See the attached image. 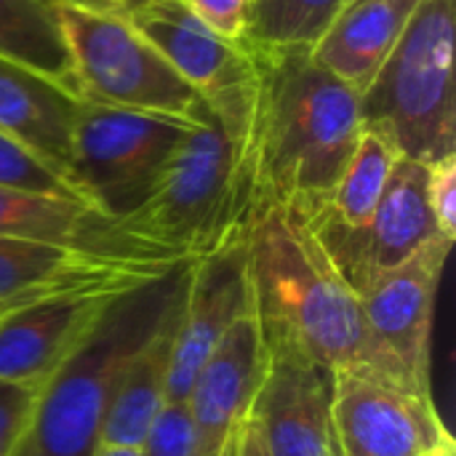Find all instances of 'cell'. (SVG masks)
Segmentation results:
<instances>
[{
	"instance_id": "obj_32",
	"label": "cell",
	"mask_w": 456,
	"mask_h": 456,
	"mask_svg": "<svg viewBox=\"0 0 456 456\" xmlns=\"http://www.w3.org/2000/svg\"><path fill=\"white\" fill-rule=\"evenodd\" d=\"M11 456H37V452H35V444H32V438H29V430H27V436L19 441L16 452H13Z\"/></svg>"
},
{
	"instance_id": "obj_34",
	"label": "cell",
	"mask_w": 456,
	"mask_h": 456,
	"mask_svg": "<svg viewBox=\"0 0 456 456\" xmlns=\"http://www.w3.org/2000/svg\"><path fill=\"white\" fill-rule=\"evenodd\" d=\"M8 310H11V307H0V318H3V315H5Z\"/></svg>"
},
{
	"instance_id": "obj_26",
	"label": "cell",
	"mask_w": 456,
	"mask_h": 456,
	"mask_svg": "<svg viewBox=\"0 0 456 456\" xmlns=\"http://www.w3.org/2000/svg\"><path fill=\"white\" fill-rule=\"evenodd\" d=\"M37 390L0 382V456H11L27 436Z\"/></svg>"
},
{
	"instance_id": "obj_13",
	"label": "cell",
	"mask_w": 456,
	"mask_h": 456,
	"mask_svg": "<svg viewBox=\"0 0 456 456\" xmlns=\"http://www.w3.org/2000/svg\"><path fill=\"white\" fill-rule=\"evenodd\" d=\"M248 307L251 294L246 278L243 238L203 259H195L179 310L166 379V401H187L203 361Z\"/></svg>"
},
{
	"instance_id": "obj_5",
	"label": "cell",
	"mask_w": 456,
	"mask_h": 456,
	"mask_svg": "<svg viewBox=\"0 0 456 456\" xmlns=\"http://www.w3.org/2000/svg\"><path fill=\"white\" fill-rule=\"evenodd\" d=\"M456 0H422L361 91V126L401 158L433 166L456 155Z\"/></svg>"
},
{
	"instance_id": "obj_20",
	"label": "cell",
	"mask_w": 456,
	"mask_h": 456,
	"mask_svg": "<svg viewBox=\"0 0 456 456\" xmlns=\"http://www.w3.org/2000/svg\"><path fill=\"white\" fill-rule=\"evenodd\" d=\"M184 302V299H182ZM182 305L168 315L158 334L126 369L99 428L104 446H142L158 411L166 406V379L174 353V337Z\"/></svg>"
},
{
	"instance_id": "obj_4",
	"label": "cell",
	"mask_w": 456,
	"mask_h": 456,
	"mask_svg": "<svg viewBox=\"0 0 456 456\" xmlns=\"http://www.w3.org/2000/svg\"><path fill=\"white\" fill-rule=\"evenodd\" d=\"M195 259L174 262L126 291L96 318L67 361L37 390L29 438L37 456H91L104 411L142 347L182 305Z\"/></svg>"
},
{
	"instance_id": "obj_16",
	"label": "cell",
	"mask_w": 456,
	"mask_h": 456,
	"mask_svg": "<svg viewBox=\"0 0 456 456\" xmlns=\"http://www.w3.org/2000/svg\"><path fill=\"white\" fill-rule=\"evenodd\" d=\"M77 104L80 99L67 88L0 56V134L32 150L67 182Z\"/></svg>"
},
{
	"instance_id": "obj_28",
	"label": "cell",
	"mask_w": 456,
	"mask_h": 456,
	"mask_svg": "<svg viewBox=\"0 0 456 456\" xmlns=\"http://www.w3.org/2000/svg\"><path fill=\"white\" fill-rule=\"evenodd\" d=\"M200 21L230 43H240L251 0H182Z\"/></svg>"
},
{
	"instance_id": "obj_14",
	"label": "cell",
	"mask_w": 456,
	"mask_h": 456,
	"mask_svg": "<svg viewBox=\"0 0 456 456\" xmlns=\"http://www.w3.org/2000/svg\"><path fill=\"white\" fill-rule=\"evenodd\" d=\"M123 16L206 102L235 94L254 75L243 43L216 35L182 0H136Z\"/></svg>"
},
{
	"instance_id": "obj_1",
	"label": "cell",
	"mask_w": 456,
	"mask_h": 456,
	"mask_svg": "<svg viewBox=\"0 0 456 456\" xmlns=\"http://www.w3.org/2000/svg\"><path fill=\"white\" fill-rule=\"evenodd\" d=\"M248 51V48H246ZM254 96L248 142L259 200L310 219L345 171L361 126V94L313 51H248Z\"/></svg>"
},
{
	"instance_id": "obj_15",
	"label": "cell",
	"mask_w": 456,
	"mask_h": 456,
	"mask_svg": "<svg viewBox=\"0 0 456 456\" xmlns=\"http://www.w3.org/2000/svg\"><path fill=\"white\" fill-rule=\"evenodd\" d=\"M267 347L259 321L248 307L203 361L187 406L195 425V456H214L248 417L262 385Z\"/></svg>"
},
{
	"instance_id": "obj_22",
	"label": "cell",
	"mask_w": 456,
	"mask_h": 456,
	"mask_svg": "<svg viewBox=\"0 0 456 456\" xmlns=\"http://www.w3.org/2000/svg\"><path fill=\"white\" fill-rule=\"evenodd\" d=\"M0 56L35 69L77 96L59 0H0Z\"/></svg>"
},
{
	"instance_id": "obj_3",
	"label": "cell",
	"mask_w": 456,
	"mask_h": 456,
	"mask_svg": "<svg viewBox=\"0 0 456 456\" xmlns=\"http://www.w3.org/2000/svg\"><path fill=\"white\" fill-rule=\"evenodd\" d=\"M243 259L251 310L267 347L297 350L331 371L379 374L358 294L302 216L259 203L243 232Z\"/></svg>"
},
{
	"instance_id": "obj_18",
	"label": "cell",
	"mask_w": 456,
	"mask_h": 456,
	"mask_svg": "<svg viewBox=\"0 0 456 456\" xmlns=\"http://www.w3.org/2000/svg\"><path fill=\"white\" fill-rule=\"evenodd\" d=\"M171 262L112 259L69 246L0 238V307H16L43 294L107 278L136 267H163Z\"/></svg>"
},
{
	"instance_id": "obj_9",
	"label": "cell",
	"mask_w": 456,
	"mask_h": 456,
	"mask_svg": "<svg viewBox=\"0 0 456 456\" xmlns=\"http://www.w3.org/2000/svg\"><path fill=\"white\" fill-rule=\"evenodd\" d=\"M163 267L123 270L11 307L0 318V382L40 390L107 305L120 291Z\"/></svg>"
},
{
	"instance_id": "obj_24",
	"label": "cell",
	"mask_w": 456,
	"mask_h": 456,
	"mask_svg": "<svg viewBox=\"0 0 456 456\" xmlns=\"http://www.w3.org/2000/svg\"><path fill=\"white\" fill-rule=\"evenodd\" d=\"M0 187L80 200L67 176L5 134H0Z\"/></svg>"
},
{
	"instance_id": "obj_31",
	"label": "cell",
	"mask_w": 456,
	"mask_h": 456,
	"mask_svg": "<svg viewBox=\"0 0 456 456\" xmlns=\"http://www.w3.org/2000/svg\"><path fill=\"white\" fill-rule=\"evenodd\" d=\"M91 456H142V446H104V444H99Z\"/></svg>"
},
{
	"instance_id": "obj_29",
	"label": "cell",
	"mask_w": 456,
	"mask_h": 456,
	"mask_svg": "<svg viewBox=\"0 0 456 456\" xmlns=\"http://www.w3.org/2000/svg\"><path fill=\"white\" fill-rule=\"evenodd\" d=\"M235 456H270L267 446L262 441V433L256 428V422L251 419V414L238 425V446H235Z\"/></svg>"
},
{
	"instance_id": "obj_21",
	"label": "cell",
	"mask_w": 456,
	"mask_h": 456,
	"mask_svg": "<svg viewBox=\"0 0 456 456\" xmlns=\"http://www.w3.org/2000/svg\"><path fill=\"white\" fill-rule=\"evenodd\" d=\"M398 150L377 131L363 128L323 208L305 219L318 232H363L382 200Z\"/></svg>"
},
{
	"instance_id": "obj_17",
	"label": "cell",
	"mask_w": 456,
	"mask_h": 456,
	"mask_svg": "<svg viewBox=\"0 0 456 456\" xmlns=\"http://www.w3.org/2000/svg\"><path fill=\"white\" fill-rule=\"evenodd\" d=\"M422 0H347L313 59L358 94L371 83Z\"/></svg>"
},
{
	"instance_id": "obj_2",
	"label": "cell",
	"mask_w": 456,
	"mask_h": 456,
	"mask_svg": "<svg viewBox=\"0 0 456 456\" xmlns=\"http://www.w3.org/2000/svg\"><path fill=\"white\" fill-rule=\"evenodd\" d=\"M248 115L251 102L230 128L200 96L150 198L128 216L110 222L123 251L147 262H182L203 259L243 238L262 203Z\"/></svg>"
},
{
	"instance_id": "obj_12",
	"label": "cell",
	"mask_w": 456,
	"mask_h": 456,
	"mask_svg": "<svg viewBox=\"0 0 456 456\" xmlns=\"http://www.w3.org/2000/svg\"><path fill=\"white\" fill-rule=\"evenodd\" d=\"M248 414L270 456H339L334 371L297 350L267 347L265 377Z\"/></svg>"
},
{
	"instance_id": "obj_25",
	"label": "cell",
	"mask_w": 456,
	"mask_h": 456,
	"mask_svg": "<svg viewBox=\"0 0 456 456\" xmlns=\"http://www.w3.org/2000/svg\"><path fill=\"white\" fill-rule=\"evenodd\" d=\"M142 456H195V425L187 401H166L147 430Z\"/></svg>"
},
{
	"instance_id": "obj_27",
	"label": "cell",
	"mask_w": 456,
	"mask_h": 456,
	"mask_svg": "<svg viewBox=\"0 0 456 456\" xmlns=\"http://www.w3.org/2000/svg\"><path fill=\"white\" fill-rule=\"evenodd\" d=\"M428 206L446 240H456V155L428 166Z\"/></svg>"
},
{
	"instance_id": "obj_19",
	"label": "cell",
	"mask_w": 456,
	"mask_h": 456,
	"mask_svg": "<svg viewBox=\"0 0 456 456\" xmlns=\"http://www.w3.org/2000/svg\"><path fill=\"white\" fill-rule=\"evenodd\" d=\"M0 238L69 246L112 259H134L110 232V219L75 198L35 195L0 187Z\"/></svg>"
},
{
	"instance_id": "obj_33",
	"label": "cell",
	"mask_w": 456,
	"mask_h": 456,
	"mask_svg": "<svg viewBox=\"0 0 456 456\" xmlns=\"http://www.w3.org/2000/svg\"><path fill=\"white\" fill-rule=\"evenodd\" d=\"M235 446H238V428L230 433V438L224 441V446H222L214 456H235Z\"/></svg>"
},
{
	"instance_id": "obj_10",
	"label": "cell",
	"mask_w": 456,
	"mask_h": 456,
	"mask_svg": "<svg viewBox=\"0 0 456 456\" xmlns=\"http://www.w3.org/2000/svg\"><path fill=\"white\" fill-rule=\"evenodd\" d=\"M339 456H436L456 452L433 395L371 371H334Z\"/></svg>"
},
{
	"instance_id": "obj_8",
	"label": "cell",
	"mask_w": 456,
	"mask_h": 456,
	"mask_svg": "<svg viewBox=\"0 0 456 456\" xmlns=\"http://www.w3.org/2000/svg\"><path fill=\"white\" fill-rule=\"evenodd\" d=\"M452 246L454 240L446 238L430 240L358 294L377 371L417 393H430L436 297Z\"/></svg>"
},
{
	"instance_id": "obj_35",
	"label": "cell",
	"mask_w": 456,
	"mask_h": 456,
	"mask_svg": "<svg viewBox=\"0 0 456 456\" xmlns=\"http://www.w3.org/2000/svg\"><path fill=\"white\" fill-rule=\"evenodd\" d=\"M436 456H456V452H446V454H436Z\"/></svg>"
},
{
	"instance_id": "obj_30",
	"label": "cell",
	"mask_w": 456,
	"mask_h": 456,
	"mask_svg": "<svg viewBox=\"0 0 456 456\" xmlns=\"http://www.w3.org/2000/svg\"><path fill=\"white\" fill-rule=\"evenodd\" d=\"M61 3H69L86 11H99V13H126L136 0H61Z\"/></svg>"
},
{
	"instance_id": "obj_7",
	"label": "cell",
	"mask_w": 456,
	"mask_h": 456,
	"mask_svg": "<svg viewBox=\"0 0 456 456\" xmlns=\"http://www.w3.org/2000/svg\"><path fill=\"white\" fill-rule=\"evenodd\" d=\"M59 19L80 102L192 120L200 94L123 13L86 11L59 0Z\"/></svg>"
},
{
	"instance_id": "obj_6",
	"label": "cell",
	"mask_w": 456,
	"mask_h": 456,
	"mask_svg": "<svg viewBox=\"0 0 456 456\" xmlns=\"http://www.w3.org/2000/svg\"><path fill=\"white\" fill-rule=\"evenodd\" d=\"M192 120L80 102L69 142V182L77 198L115 222L155 190Z\"/></svg>"
},
{
	"instance_id": "obj_23",
	"label": "cell",
	"mask_w": 456,
	"mask_h": 456,
	"mask_svg": "<svg viewBox=\"0 0 456 456\" xmlns=\"http://www.w3.org/2000/svg\"><path fill=\"white\" fill-rule=\"evenodd\" d=\"M347 0H251L243 32L248 51H313Z\"/></svg>"
},
{
	"instance_id": "obj_11",
	"label": "cell",
	"mask_w": 456,
	"mask_h": 456,
	"mask_svg": "<svg viewBox=\"0 0 456 456\" xmlns=\"http://www.w3.org/2000/svg\"><path fill=\"white\" fill-rule=\"evenodd\" d=\"M313 235L345 283L361 294L379 273L398 267L430 240L444 238L428 206V166L411 158L395 160L382 200L363 232L313 230Z\"/></svg>"
}]
</instances>
